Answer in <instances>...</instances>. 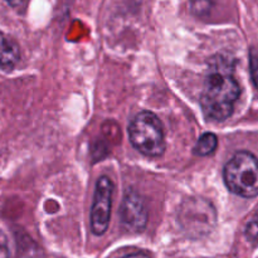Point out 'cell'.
Here are the masks:
<instances>
[{
    "instance_id": "cell-1",
    "label": "cell",
    "mask_w": 258,
    "mask_h": 258,
    "mask_svg": "<svg viewBox=\"0 0 258 258\" xmlns=\"http://www.w3.org/2000/svg\"><path fill=\"white\" fill-rule=\"evenodd\" d=\"M239 93L233 60L221 54L211 58L201 95L204 117L212 121L227 120L233 113Z\"/></svg>"
},
{
    "instance_id": "cell-2",
    "label": "cell",
    "mask_w": 258,
    "mask_h": 258,
    "mask_svg": "<svg viewBox=\"0 0 258 258\" xmlns=\"http://www.w3.org/2000/svg\"><path fill=\"white\" fill-rule=\"evenodd\" d=\"M224 183L229 191L242 198L258 196V158L248 151H238L226 164Z\"/></svg>"
},
{
    "instance_id": "cell-3",
    "label": "cell",
    "mask_w": 258,
    "mask_h": 258,
    "mask_svg": "<svg viewBox=\"0 0 258 258\" xmlns=\"http://www.w3.org/2000/svg\"><path fill=\"white\" fill-rule=\"evenodd\" d=\"M128 138L136 150L150 158L161 156L165 151L163 123L155 113L149 111L134 117L128 126Z\"/></svg>"
},
{
    "instance_id": "cell-4",
    "label": "cell",
    "mask_w": 258,
    "mask_h": 258,
    "mask_svg": "<svg viewBox=\"0 0 258 258\" xmlns=\"http://www.w3.org/2000/svg\"><path fill=\"white\" fill-rule=\"evenodd\" d=\"M216 209L211 202L202 198H190L184 202L179 211V222L188 233L202 236L216 226Z\"/></svg>"
},
{
    "instance_id": "cell-5",
    "label": "cell",
    "mask_w": 258,
    "mask_h": 258,
    "mask_svg": "<svg viewBox=\"0 0 258 258\" xmlns=\"http://www.w3.org/2000/svg\"><path fill=\"white\" fill-rule=\"evenodd\" d=\"M113 183L108 176H101L96 183L95 197L91 208V229L96 236L106 233L110 224Z\"/></svg>"
},
{
    "instance_id": "cell-6",
    "label": "cell",
    "mask_w": 258,
    "mask_h": 258,
    "mask_svg": "<svg viewBox=\"0 0 258 258\" xmlns=\"http://www.w3.org/2000/svg\"><path fill=\"white\" fill-rule=\"evenodd\" d=\"M122 224L133 232H143L148 224V209L140 194L128 190L123 198L120 211Z\"/></svg>"
},
{
    "instance_id": "cell-7",
    "label": "cell",
    "mask_w": 258,
    "mask_h": 258,
    "mask_svg": "<svg viewBox=\"0 0 258 258\" xmlns=\"http://www.w3.org/2000/svg\"><path fill=\"white\" fill-rule=\"evenodd\" d=\"M19 60V44L10 35L0 32V68L4 71H12Z\"/></svg>"
},
{
    "instance_id": "cell-8",
    "label": "cell",
    "mask_w": 258,
    "mask_h": 258,
    "mask_svg": "<svg viewBox=\"0 0 258 258\" xmlns=\"http://www.w3.org/2000/svg\"><path fill=\"white\" fill-rule=\"evenodd\" d=\"M218 146V139L214 134L204 133L194 146V154L198 156H208L216 151Z\"/></svg>"
},
{
    "instance_id": "cell-9",
    "label": "cell",
    "mask_w": 258,
    "mask_h": 258,
    "mask_svg": "<svg viewBox=\"0 0 258 258\" xmlns=\"http://www.w3.org/2000/svg\"><path fill=\"white\" fill-rule=\"evenodd\" d=\"M244 234H246V238L251 243L258 244V211L249 219L248 223H247L246 229H244Z\"/></svg>"
},
{
    "instance_id": "cell-10",
    "label": "cell",
    "mask_w": 258,
    "mask_h": 258,
    "mask_svg": "<svg viewBox=\"0 0 258 258\" xmlns=\"http://www.w3.org/2000/svg\"><path fill=\"white\" fill-rule=\"evenodd\" d=\"M212 0H190V9L197 17H204L211 12Z\"/></svg>"
},
{
    "instance_id": "cell-11",
    "label": "cell",
    "mask_w": 258,
    "mask_h": 258,
    "mask_svg": "<svg viewBox=\"0 0 258 258\" xmlns=\"http://www.w3.org/2000/svg\"><path fill=\"white\" fill-rule=\"evenodd\" d=\"M249 67H251V76L254 86L258 88V54L254 50H251L249 54Z\"/></svg>"
},
{
    "instance_id": "cell-12",
    "label": "cell",
    "mask_w": 258,
    "mask_h": 258,
    "mask_svg": "<svg viewBox=\"0 0 258 258\" xmlns=\"http://www.w3.org/2000/svg\"><path fill=\"white\" fill-rule=\"evenodd\" d=\"M12 8H15V9H20V8H24L27 5L28 0H4Z\"/></svg>"
},
{
    "instance_id": "cell-13",
    "label": "cell",
    "mask_w": 258,
    "mask_h": 258,
    "mask_svg": "<svg viewBox=\"0 0 258 258\" xmlns=\"http://www.w3.org/2000/svg\"><path fill=\"white\" fill-rule=\"evenodd\" d=\"M0 258H9V252L5 246H0Z\"/></svg>"
},
{
    "instance_id": "cell-14",
    "label": "cell",
    "mask_w": 258,
    "mask_h": 258,
    "mask_svg": "<svg viewBox=\"0 0 258 258\" xmlns=\"http://www.w3.org/2000/svg\"><path fill=\"white\" fill-rule=\"evenodd\" d=\"M123 258H150V257H149L146 253H143V252H140V253L128 254V256H126V257H123Z\"/></svg>"
}]
</instances>
